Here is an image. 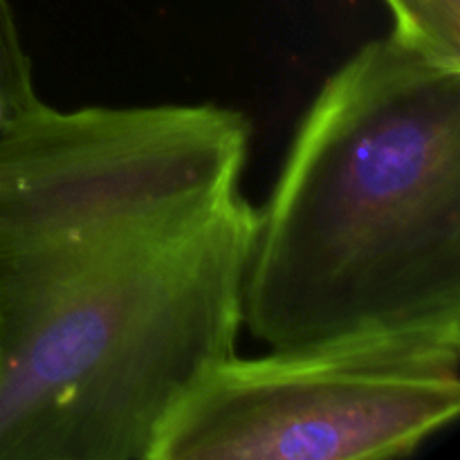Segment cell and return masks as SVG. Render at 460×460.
Returning <instances> with one entry per match:
<instances>
[{
	"label": "cell",
	"mask_w": 460,
	"mask_h": 460,
	"mask_svg": "<svg viewBox=\"0 0 460 460\" xmlns=\"http://www.w3.org/2000/svg\"><path fill=\"white\" fill-rule=\"evenodd\" d=\"M460 314V63L395 36L326 79L256 209L241 317L268 349Z\"/></svg>",
	"instance_id": "1"
},
{
	"label": "cell",
	"mask_w": 460,
	"mask_h": 460,
	"mask_svg": "<svg viewBox=\"0 0 460 460\" xmlns=\"http://www.w3.org/2000/svg\"><path fill=\"white\" fill-rule=\"evenodd\" d=\"M254 218L236 193L0 323V460H151L173 409L236 353Z\"/></svg>",
	"instance_id": "2"
},
{
	"label": "cell",
	"mask_w": 460,
	"mask_h": 460,
	"mask_svg": "<svg viewBox=\"0 0 460 460\" xmlns=\"http://www.w3.org/2000/svg\"><path fill=\"white\" fill-rule=\"evenodd\" d=\"M250 121L216 103H43L0 130V323L79 270L238 191Z\"/></svg>",
	"instance_id": "3"
},
{
	"label": "cell",
	"mask_w": 460,
	"mask_h": 460,
	"mask_svg": "<svg viewBox=\"0 0 460 460\" xmlns=\"http://www.w3.org/2000/svg\"><path fill=\"white\" fill-rule=\"evenodd\" d=\"M460 413V314L236 353L162 427L151 460H391Z\"/></svg>",
	"instance_id": "4"
},
{
	"label": "cell",
	"mask_w": 460,
	"mask_h": 460,
	"mask_svg": "<svg viewBox=\"0 0 460 460\" xmlns=\"http://www.w3.org/2000/svg\"><path fill=\"white\" fill-rule=\"evenodd\" d=\"M391 36L438 58L460 63V0H385Z\"/></svg>",
	"instance_id": "5"
},
{
	"label": "cell",
	"mask_w": 460,
	"mask_h": 460,
	"mask_svg": "<svg viewBox=\"0 0 460 460\" xmlns=\"http://www.w3.org/2000/svg\"><path fill=\"white\" fill-rule=\"evenodd\" d=\"M43 106L34 85L31 58L22 45L12 0H0V130Z\"/></svg>",
	"instance_id": "6"
}]
</instances>
